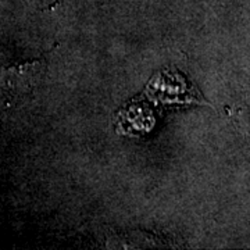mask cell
Masks as SVG:
<instances>
[{
	"label": "cell",
	"mask_w": 250,
	"mask_h": 250,
	"mask_svg": "<svg viewBox=\"0 0 250 250\" xmlns=\"http://www.w3.org/2000/svg\"><path fill=\"white\" fill-rule=\"evenodd\" d=\"M46 64L42 60L11 65L0 75V99L14 106L32 95L45 77Z\"/></svg>",
	"instance_id": "obj_1"
}]
</instances>
